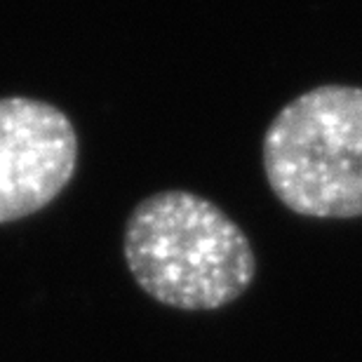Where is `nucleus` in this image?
I'll return each mask as SVG.
<instances>
[{
  "mask_svg": "<svg viewBox=\"0 0 362 362\" xmlns=\"http://www.w3.org/2000/svg\"><path fill=\"white\" fill-rule=\"evenodd\" d=\"M127 269L151 299L179 310H216L247 292L257 275L245 230L191 191L144 198L125 223Z\"/></svg>",
  "mask_w": 362,
  "mask_h": 362,
  "instance_id": "f257e3e1",
  "label": "nucleus"
},
{
  "mask_svg": "<svg viewBox=\"0 0 362 362\" xmlns=\"http://www.w3.org/2000/svg\"><path fill=\"white\" fill-rule=\"evenodd\" d=\"M264 172L294 214L362 216V88L322 85L289 101L264 134Z\"/></svg>",
  "mask_w": 362,
  "mask_h": 362,
  "instance_id": "f03ea898",
  "label": "nucleus"
},
{
  "mask_svg": "<svg viewBox=\"0 0 362 362\" xmlns=\"http://www.w3.org/2000/svg\"><path fill=\"white\" fill-rule=\"evenodd\" d=\"M78 168V134L47 101L0 99V223L47 207Z\"/></svg>",
  "mask_w": 362,
  "mask_h": 362,
  "instance_id": "7ed1b4c3",
  "label": "nucleus"
}]
</instances>
